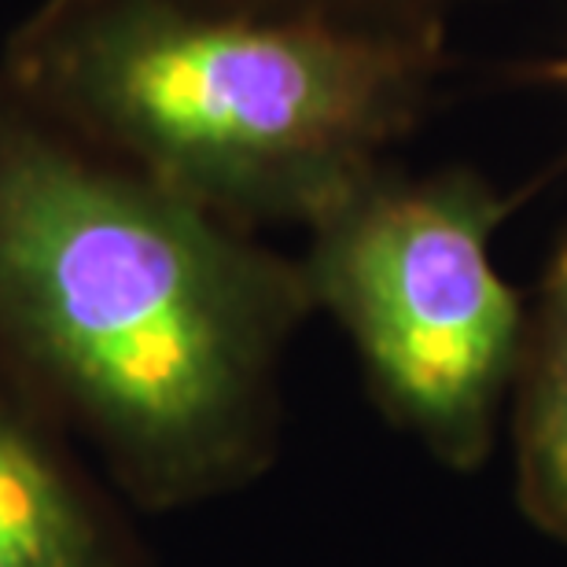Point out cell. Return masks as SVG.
<instances>
[{"label":"cell","mask_w":567,"mask_h":567,"mask_svg":"<svg viewBox=\"0 0 567 567\" xmlns=\"http://www.w3.org/2000/svg\"><path fill=\"white\" fill-rule=\"evenodd\" d=\"M508 210L468 166H380L310 225L299 258L313 310L343 328L380 410L457 472L491 453L527 347L530 306L491 258Z\"/></svg>","instance_id":"obj_3"},{"label":"cell","mask_w":567,"mask_h":567,"mask_svg":"<svg viewBox=\"0 0 567 567\" xmlns=\"http://www.w3.org/2000/svg\"><path fill=\"white\" fill-rule=\"evenodd\" d=\"M442 60L446 30L41 0L0 49V85L236 229H310L416 126Z\"/></svg>","instance_id":"obj_2"},{"label":"cell","mask_w":567,"mask_h":567,"mask_svg":"<svg viewBox=\"0 0 567 567\" xmlns=\"http://www.w3.org/2000/svg\"><path fill=\"white\" fill-rule=\"evenodd\" d=\"M546 78H553V82H560L567 89V55H564V60H553L546 66Z\"/></svg>","instance_id":"obj_7"},{"label":"cell","mask_w":567,"mask_h":567,"mask_svg":"<svg viewBox=\"0 0 567 567\" xmlns=\"http://www.w3.org/2000/svg\"><path fill=\"white\" fill-rule=\"evenodd\" d=\"M519 505L567 542V236L530 302L527 347L513 383Z\"/></svg>","instance_id":"obj_5"},{"label":"cell","mask_w":567,"mask_h":567,"mask_svg":"<svg viewBox=\"0 0 567 567\" xmlns=\"http://www.w3.org/2000/svg\"><path fill=\"white\" fill-rule=\"evenodd\" d=\"M0 567H141L38 413L0 388Z\"/></svg>","instance_id":"obj_4"},{"label":"cell","mask_w":567,"mask_h":567,"mask_svg":"<svg viewBox=\"0 0 567 567\" xmlns=\"http://www.w3.org/2000/svg\"><path fill=\"white\" fill-rule=\"evenodd\" d=\"M177 4L251 19H317L354 30L421 33L446 30L453 11L483 0H177Z\"/></svg>","instance_id":"obj_6"},{"label":"cell","mask_w":567,"mask_h":567,"mask_svg":"<svg viewBox=\"0 0 567 567\" xmlns=\"http://www.w3.org/2000/svg\"><path fill=\"white\" fill-rule=\"evenodd\" d=\"M302 262L89 152L0 85V369L144 508L199 505L277 453Z\"/></svg>","instance_id":"obj_1"}]
</instances>
